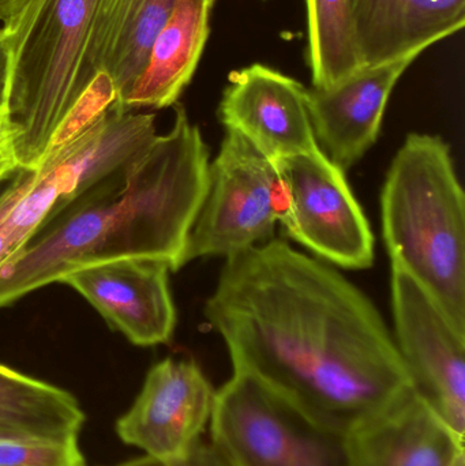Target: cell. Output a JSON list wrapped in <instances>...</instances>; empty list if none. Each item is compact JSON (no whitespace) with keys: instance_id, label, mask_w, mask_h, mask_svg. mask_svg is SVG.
I'll return each mask as SVG.
<instances>
[{"instance_id":"24","label":"cell","mask_w":465,"mask_h":466,"mask_svg":"<svg viewBox=\"0 0 465 466\" xmlns=\"http://www.w3.org/2000/svg\"><path fill=\"white\" fill-rule=\"evenodd\" d=\"M11 48L3 27H0V114L7 109L10 90Z\"/></svg>"},{"instance_id":"23","label":"cell","mask_w":465,"mask_h":466,"mask_svg":"<svg viewBox=\"0 0 465 466\" xmlns=\"http://www.w3.org/2000/svg\"><path fill=\"white\" fill-rule=\"evenodd\" d=\"M19 128L8 116L7 109L0 114V183L10 179L14 174L22 169L16 153V141Z\"/></svg>"},{"instance_id":"21","label":"cell","mask_w":465,"mask_h":466,"mask_svg":"<svg viewBox=\"0 0 465 466\" xmlns=\"http://www.w3.org/2000/svg\"><path fill=\"white\" fill-rule=\"evenodd\" d=\"M33 171H27V169H19L13 179H11L10 185H8L7 190L3 194L0 198V268L7 265L13 258L15 257L19 252L18 244L13 240L10 233L5 227V216L10 212L11 208L15 205V202L21 198L24 194L25 188L29 185L30 179H32Z\"/></svg>"},{"instance_id":"26","label":"cell","mask_w":465,"mask_h":466,"mask_svg":"<svg viewBox=\"0 0 465 466\" xmlns=\"http://www.w3.org/2000/svg\"><path fill=\"white\" fill-rule=\"evenodd\" d=\"M14 175L13 177H10V179L5 180V182L0 183V198H2L3 194H5V191L7 190L8 185H10L11 179H13Z\"/></svg>"},{"instance_id":"14","label":"cell","mask_w":465,"mask_h":466,"mask_svg":"<svg viewBox=\"0 0 465 466\" xmlns=\"http://www.w3.org/2000/svg\"><path fill=\"white\" fill-rule=\"evenodd\" d=\"M351 466H453L464 440L412 389L349 432Z\"/></svg>"},{"instance_id":"15","label":"cell","mask_w":465,"mask_h":466,"mask_svg":"<svg viewBox=\"0 0 465 466\" xmlns=\"http://www.w3.org/2000/svg\"><path fill=\"white\" fill-rule=\"evenodd\" d=\"M362 66L406 56L460 32L465 0H351Z\"/></svg>"},{"instance_id":"2","label":"cell","mask_w":465,"mask_h":466,"mask_svg":"<svg viewBox=\"0 0 465 466\" xmlns=\"http://www.w3.org/2000/svg\"><path fill=\"white\" fill-rule=\"evenodd\" d=\"M171 130L156 134L111 174L51 213L0 268V307L82 266L156 258L183 268L188 233L204 201L209 149L182 104Z\"/></svg>"},{"instance_id":"12","label":"cell","mask_w":465,"mask_h":466,"mask_svg":"<svg viewBox=\"0 0 465 466\" xmlns=\"http://www.w3.org/2000/svg\"><path fill=\"white\" fill-rule=\"evenodd\" d=\"M169 271L166 260L119 258L82 266L60 282L81 293L133 344L153 347L168 342L177 325Z\"/></svg>"},{"instance_id":"9","label":"cell","mask_w":465,"mask_h":466,"mask_svg":"<svg viewBox=\"0 0 465 466\" xmlns=\"http://www.w3.org/2000/svg\"><path fill=\"white\" fill-rule=\"evenodd\" d=\"M395 342L412 390L464 440L465 333L409 271L392 263Z\"/></svg>"},{"instance_id":"5","label":"cell","mask_w":465,"mask_h":466,"mask_svg":"<svg viewBox=\"0 0 465 466\" xmlns=\"http://www.w3.org/2000/svg\"><path fill=\"white\" fill-rule=\"evenodd\" d=\"M209 432L227 466H351L349 432L248 372L216 390Z\"/></svg>"},{"instance_id":"17","label":"cell","mask_w":465,"mask_h":466,"mask_svg":"<svg viewBox=\"0 0 465 466\" xmlns=\"http://www.w3.org/2000/svg\"><path fill=\"white\" fill-rule=\"evenodd\" d=\"M216 0H179L156 35L147 66L122 108L163 109L174 106L188 86L210 35Z\"/></svg>"},{"instance_id":"18","label":"cell","mask_w":465,"mask_h":466,"mask_svg":"<svg viewBox=\"0 0 465 466\" xmlns=\"http://www.w3.org/2000/svg\"><path fill=\"white\" fill-rule=\"evenodd\" d=\"M84 423V410L73 394L0 364V432L78 442Z\"/></svg>"},{"instance_id":"19","label":"cell","mask_w":465,"mask_h":466,"mask_svg":"<svg viewBox=\"0 0 465 466\" xmlns=\"http://www.w3.org/2000/svg\"><path fill=\"white\" fill-rule=\"evenodd\" d=\"M306 63L313 87L333 86L363 67L355 43L351 0H305Z\"/></svg>"},{"instance_id":"8","label":"cell","mask_w":465,"mask_h":466,"mask_svg":"<svg viewBox=\"0 0 465 466\" xmlns=\"http://www.w3.org/2000/svg\"><path fill=\"white\" fill-rule=\"evenodd\" d=\"M286 190L278 223L322 259L349 270L374 262L370 224L340 167L322 150L276 161Z\"/></svg>"},{"instance_id":"22","label":"cell","mask_w":465,"mask_h":466,"mask_svg":"<svg viewBox=\"0 0 465 466\" xmlns=\"http://www.w3.org/2000/svg\"><path fill=\"white\" fill-rule=\"evenodd\" d=\"M114 466H227L212 443L199 441L187 454L179 459L161 460L147 456Z\"/></svg>"},{"instance_id":"10","label":"cell","mask_w":465,"mask_h":466,"mask_svg":"<svg viewBox=\"0 0 465 466\" xmlns=\"http://www.w3.org/2000/svg\"><path fill=\"white\" fill-rule=\"evenodd\" d=\"M216 389L194 360L166 359L147 372L141 393L117 420L126 445L161 460L187 454L209 426Z\"/></svg>"},{"instance_id":"20","label":"cell","mask_w":465,"mask_h":466,"mask_svg":"<svg viewBox=\"0 0 465 466\" xmlns=\"http://www.w3.org/2000/svg\"><path fill=\"white\" fill-rule=\"evenodd\" d=\"M0 466H86L78 442L30 440L0 432Z\"/></svg>"},{"instance_id":"3","label":"cell","mask_w":465,"mask_h":466,"mask_svg":"<svg viewBox=\"0 0 465 466\" xmlns=\"http://www.w3.org/2000/svg\"><path fill=\"white\" fill-rule=\"evenodd\" d=\"M381 210L392 263L409 271L465 333L464 193L441 137L407 136L382 187Z\"/></svg>"},{"instance_id":"27","label":"cell","mask_w":465,"mask_h":466,"mask_svg":"<svg viewBox=\"0 0 465 466\" xmlns=\"http://www.w3.org/2000/svg\"><path fill=\"white\" fill-rule=\"evenodd\" d=\"M453 466H465V454L463 456L459 457L458 461L453 464Z\"/></svg>"},{"instance_id":"11","label":"cell","mask_w":465,"mask_h":466,"mask_svg":"<svg viewBox=\"0 0 465 466\" xmlns=\"http://www.w3.org/2000/svg\"><path fill=\"white\" fill-rule=\"evenodd\" d=\"M217 116L270 161L322 150L308 112V89L269 66L253 63L229 73Z\"/></svg>"},{"instance_id":"25","label":"cell","mask_w":465,"mask_h":466,"mask_svg":"<svg viewBox=\"0 0 465 466\" xmlns=\"http://www.w3.org/2000/svg\"><path fill=\"white\" fill-rule=\"evenodd\" d=\"M32 0H0V21L3 26L11 24Z\"/></svg>"},{"instance_id":"1","label":"cell","mask_w":465,"mask_h":466,"mask_svg":"<svg viewBox=\"0 0 465 466\" xmlns=\"http://www.w3.org/2000/svg\"><path fill=\"white\" fill-rule=\"evenodd\" d=\"M204 315L226 341L234 371L254 375L341 431L412 389L373 301L286 241L227 257Z\"/></svg>"},{"instance_id":"13","label":"cell","mask_w":465,"mask_h":466,"mask_svg":"<svg viewBox=\"0 0 465 466\" xmlns=\"http://www.w3.org/2000/svg\"><path fill=\"white\" fill-rule=\"evenodd\" d=\"M423 52L363 66L333 86L308 89L314 136L322 152L343 171L376 144L393 89Z\"/></svg>"},{"instance_id":"7","label":"cell","mask_w":465,"mask_h":466,"mask_svg":"<svg viewBox=\"0 0 465 466\" xmlns=\"http://www.w3.org/2000/svg\"><path fill=\"white\" fill-rule=\"evenodd\" d=\"M156 134V115L134 114L114 103L78 133L51 145L5 218L19 248L51 213L126 163Z\"/></svg>"},{"instance_id":"4","label":"cell","mask_w":465,"mask_h":466,"mask_svg":"<svg viewBox=\"0 0 465 466\" xmlns=\"http://www.w3.org/2000/svg\"><path fill=\"white\" fill-rule=\"evenodd\" d=\"M98 0H32L3 26L11 48L7 114L22 169L35 171L52 137L96 81L87 46Z\"/></svg>"},{"instance_id":"6","label":"cell","mask_w":465,"mask_h":466,"mask_svg":"<svg viewBox=\"0 0 465 466\" xmlns=\"http://www.w3.org/2000/svg\"><path fill=\"white\" fill-rule=\"evenodd\" d=\"M286 207L278 167L248 139L226 130L207 172L204 201L188 233L183 266L229 257L272 238Z\"/></svg>"},{"instance_id":"16","label":"cell","mask_w":465,"mask_h":466,"mask_svg":"<svg viewBox=\"0 0 465 466\" xmlns=\"http://www.w3.org/2000/svg\"><path fill=\"white\" fill-rule=\"evenodd\" d=\"M179 0H98L87 46V66L104 76L122 108L147 66L150 46ZM123 109V108H122Z\"/></svg>"}]
</instances>
